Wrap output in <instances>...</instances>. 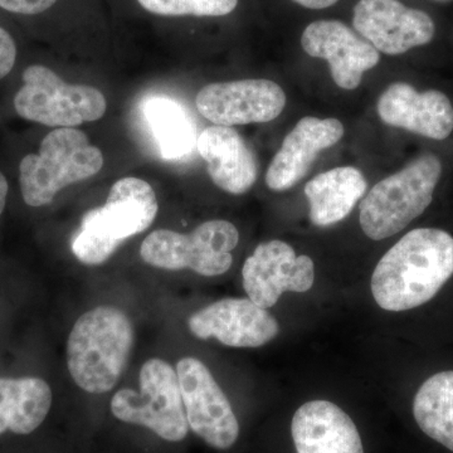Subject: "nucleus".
Instances as JSON below:
<instances>
[{"instance_id":"aec40b11","label":"nucleus","mask_w":453,"mask_h":453,"mask_svg":"<svg viewBox=\"0 0 453 453\" xmlns=\"http://www.w3.org/2000/svg\"><path fill=\"white\" fill-rule=\"evenodd\" d=\"M365 190V175L353 166H342L316 175L305 186L310 220L318 226L342 222L362 199Z\"/></svg>"},{"instance_id":"20e7f679","label":"nucleus","mask_w":453,"mask_h":453,"mask_svg":"<svg viewBox=\"0 0 453 453\" xmlns=\"http://www.w3.org/2000/svg\"><path fill=\"white\" fill-rule=\"evenodd\" d=\"M103 166V153L83 131L58 127L42 140L40 153L26 155L19 164L23 201L44 207L65 187L94 177Z\"/></svg>"},{"instance_id":"9d476101","label":"nucleus","mask_w":453,"mask_h":453,"mask_svg":"<svg viewBox=\"0 0 453 453\" xmlns=\"http://www.w3.org/2000/svg\"><path fill=\"white\" fill-rule=\"evenodd\" d=\"M285 105L283 89L265 79L211 83L199 89L196 97L203 118L228 127L275 120Z\"/></svg>"},{"instance_id":"2eb2a0df","label":"nucleus","mask_w":453,"mask_h":453,"mask_svg":"<svg viewBox=\"0 0 453 453\" xmlns=\"http://www.w3.org/2000/svg\"><path fill=\"white\" fill-rule=\"evenodd\" d=\"M377 109L384 124L425 138L445 140L453 130L451 101L437 89L418 92L408 83H392L381 94Z\"/></svg>"},{"instance_id":"f03ea898","label":"nucleus","mask_w":453,"mask_h":453,"mask_svg":"<svg viewBox=\"0 0 453 453\" xmlns=\"http://www.w3.org/2000/svg\"><path fill=\"white\" fill-rule=\"evenodd\" d=\"M134 327L113 306L89 310L73 325L67 340V368L85 392L104 395L115 388L129 360Z\"/></svg>"},{"instance_id":"4be33fe9","label":"nucleus","mask_w":453,"mask_h":453,"mask_svg":"<svg viewBox=\"0 0 453 453\" xmlns=\"http://www.w3.org/2000/svg\"><path fill=\"white\" fill-rule=\"evenodd\" d=\"M413 416L423 434L453 452V371L437 372L422 384Z\"/></svg>"},{"instance_id":"a211bd4d","label":"nucleus","mask_w":453,"mask_h":453,"mask_svg":"<svg viewBox=\"0 0 453 453\" xmlns=\"http://www.w3.org/2000/svg\"><path fill=\"white\" fill-rule=\"evenodd\" d=\"M291 434L297 453H365L356 423L332 402L301 405L292 418Z\"/></svg>"},{"instance_id":"f8f14e48","label":"nucleus","mask_w":453,"mask_h":453,"mask_svg":"<svg viewBox=\"0 0 453 453\" xmlns=\"http://www.w3.org/2000/svg\"><path fill=\"white\" fill-rule=\"evenodd\" d=\"M243 288L262 309L275 306L285 291L306 292L314 285L315 267L308 256H296L290 244L270 241L256 247L242 268Z\"/></svg>"},{"instance_id":"9b49d317","label":"nucleus","mask_w":453,"mask_h":453,"mask_svg":"<svg viewBox=\"0 0 453 453\" xmlns=\"http://www.w3.org/2000/svg\"><path fill=\"white\" fill-rule=\"evenodd\" d=\"M353 26L375 50L390 56L426 46L436 35L429 14L399 0H359Z\"/></svg>"},{"instance_id":"f257e3e1","label":"nucleus","mask_w":453,"mask_h":453,"mask_svg":"<svg viewBox=\"0 0 453 453\" xmlns=\"http://www.w3.org/2000/svg\"><path fill=\"white\" fill-rule=\"evenodd\" d=\"M452 275V235L437 228L413 229L378 262L372 297L387 311H407L434 299Z\"/></svg>"},{"instance_id":"a878e982","label":"nucleus","mask_w":453,"mask_h":453,"mask_svg":"<svg viewBox=\"0 0 453 453\" xmlns=\"http://www.w3.org/2000/svg\"><path fill=\"white\" fill-rule=\"evenodd\" d=\"M294 2L309 9H325L332 7L339 0H294Z\"/></svg>"},{"instance_id":"412c9836","label":"nucleus","mask_w":453,"mask_h":453,"mask_svg":"<svg viewBox=\"0 0 453 453\" xmlns=\"http://www.w3.org/2000/svg\"><path fill=\"white\" fill-rule=\"evenodd\" d=\"M144 115L164 159H179L196 145V124L177 101L165 96L148 98Z\"/></svg>"},{"instance_id":"0eeeda50","label":"nucleus","mask_w":453,"mask_h":453,"mask_svg":"<svg viewBox=\"0 0 453 453\" xmlns=\"http://www.w3.org/2000/svg\"><path fill=\"white\" fill-rule=\"evenodd\" d=\"M138 392L119 390L112 396L111 412L119 421L142 426L168 442L187 437V421L177 371L165 360H148L142 366Z\"/></svg>"},{"instance_id":"ddd939ff","label":"nucleus","mask_w":453,"mask_h":453,"mask_svg":"<svg viewBox=\"0 0 453 453\" xmlns=\"http://www.w3.org/2000/svg\"><path fill=\"white\" fill-rule=\"evenodd\" d=\"M188 327L198 339L214 338L234 348L262 347L280 332L266 309L243 297H226L205 306L188 319Z\"/></svg>"},{"instance_id":"39448f33","label":"nucleus","mask_w":453,"mask_h":453,"mask_svg":"<svg viewBox=\"0 0 453 453\" xmlns=\"http://www.w3.org/2000/svg\"><path fill=\"white\" fill-rule=\"evenodd\" d=\"M442 174V164L425 154L372 187L360 203V226L372 241L403 231L427 210Z\"/></svg>"},{"instance_id":"393cba45","label":"nucleus","mask_w":453,"mask_h":453,"mask_svg":"<svg viewBox=\"0 0 453 453\" xmlns=\"http://www.w3.org/2000/svg\"><path fill=\"white\" fill-rule=\"evenodd\" d=\"M17 44L7 29L0 27V80L11 73L16 65Z\"/></svg>"},{"instance_id":"b1692460","label":"nucleus","mask_w":453,"mask_h":453,"mask_svg":"<svg viewBox=\"0 0 453 453\" xmlns=\"http://www.w3.org/2000/svg\"><path fill=\"white\" fill-rule=\"evenodd\" d=\"M57 3L58 0H0V9L18 16H40Z\"/></svg>"},{"instance_id":"7ed1b4c3","label":"nucleus","mask_w":453,"mask_h":453,"mask_svg":"<svg viewBox=\"0 0 453 453\" xmlns=\"http://www.w3.org/2000/svg\"><path fill=\"white\" fill-rule=\"evenodd\" d=\"M159 211L153 187L142 179H119L110 189L103 207L83 216L71 249L88 266L105 264L127 238L153 225Z\"/></svg>"},{"instance_id":"6ab92c4d","label":"nucleus","mask_w":453,"mask_h":453,"mask_svg":"<svg viewBox=\"0 0 453 453\" xmlns=\"http://www.w3.org/2000/svg\"><path fill=\"white\" fill-rule=\"evenodd\" d=\"M52 407V389L38 377H0V436H27L40 428Z\"/></svg>"},{"instance_id":"bb28decb","label":"nucleus","mask_w":453,"mask_h":453,"mask_svg":"<svg viewBox=\"0 0 453 453\" xmlns=\"http://www.w3.org/2000/svg\"><path fill=\"white\" fill-rule=\"evenodd\" d=\"M9 192V186L7 179H5L3 173L0 172V216L4 211L5 204H7V196Z\"/></svg>"},{"instance_id":"cd10ccee","label":"nucleus","mask_w":453,"mask_h":453,"mask_svg":"<svg viewBox=\"0 0 453 453\" xmlns=\"http://www.w3.org/2000/svg\"><path fill=\"white\" fill-rule=\"evenodd\" d=\"M436 2H440V3H449V2H451V0H436Z\"/></svg>"},{"instance_id":"4468645a","label":"nucleus","mask_w":453,"mask_h":453,"mask_svg":"<svg viewBox=\"0 0 453 453\" xmlns=\"http://www.w3.org/2000/svg\"><path fill=\"white\" fill-rule=\"evenodd\" d=\"M309 56L326 59L334 82L340 88L356 89L363 74L380 62V52L339 20H318L301 37Z\"/></svg>"},{"instance_id":"1a4fd4ad","label":"nucleus","mask_w":453,"mask_h":453,"mask_svg":"<svg viewBox=\"0 0 453 453\" xmlns=\"http://www.w3.org/2000/svg\"><path fill=\"white\" fill-rule=\"evenodd\" d=\"M177 374L189 428L213 449H231L240 436V423L210 369L188 357L179 360Z\"/></svg>"},{"instance_id":"423d86ee","label":"nucleus","mask_w":453,"mask_h":453,"mask_svg":"<svg viewBox=\"0 0 453 453\" xmlns=\"http://www.w3.org/2000/svg\"><path fill=\"white\" fill-rule=\"evenodd\" d=\"M22 80L14 109L25 120L58 129L97 121L105 115L107 101L100 89L65 82L46 65H29Z\"/></svg>"},{"instance_id":"6e6552de","label":"nucleus","mask_w":453,"mask_h":453,"mask_svg":"<svg viewBox=\"0 0 453 453\" xmlns=\"http://www.w3.org/2000/svg\"><path fill=\"white\" fill-rule=\"evenodd\" d=\"M240 234L228 220L213 219L196 226L190 234L157 229L145 238L140 256L145 264L162 270H192L202 276L226 273L234 264L232 251Z\"/></svg>"},{"instance_id":"dca6fc26","label":"nucleus","mask_w":453,"mask_h":453,"mask_svg":"<svg viewBox=\"0 0 453 453\" xmlns=\"http://www.w3.org/2000/svg\"><path fill=\"white\" fill-rule=\"evenodd\" d=\"M342 136L344 127L338 119H301L268 166L267 187L283 192L296 186L308 174L318 154L332 148Z\"/></svg>"},{"instance_id":"5701e85b","label":"nucleus","mask_w":453,"mask_h":453,"mask_svg":"<svg viewBox=\"0 0 453 453\" xmlns=\"http://www.w3.org/2000/svg\"><path fill=\"white\" fill-rule=\"evenodd\" d=\"M140 7L159 17H225L238 0H136Z\"/></svg>"},{"instance_id":"f3484780","label":"nucleus","mask_w":453,"mask_h":453,"mask_svg":"<svg viewBox=\"0 0 453 453\" xmlns=\"http://www.w3.org/2000/svg\"><path fill=\"white\" fill-rule=\"evenodd\" d=\"M196 148L211 181L229 195L249 192L257 180L258 165L251 146L234 127H213L202 131Z\"/></svg>"}]
</instances>
